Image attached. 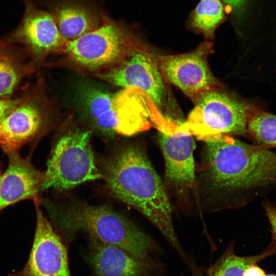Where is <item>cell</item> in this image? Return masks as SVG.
Segmentation results:
<instances>
[{
  "label": "cell",
  "mask_w": 276,
  "mask_h": 276,
  "mask_svg": "<svg viewBox=\"0 0 276 276\" xmlns=\"http://www.w3.org/2000/svg\"><path fill=\"white\" fill-rule=\"evenodd\" d=\"M102 177L111 194L150 220L182 256L164 184L139 147L125 145L103 163Z\"/></svg>",
  "instance_id": "6da1fadb"
},
{
  "label": "cell",
  "mask_w": 276,
  "mask_h": 276,
  "mask_svg": "<svg viewBox=\"0 0 276 276\" xmlns=\"http://www.w3.org/2000/svg\"><path fill=\"white\" fill-rule=\"evenodd\" d=\"M53 222L64 243L78 233L120 247L143 260H151L154 244L130 219L107 205L81 201L48 205Z\"/></svg>",
  "instance_id": "7a4b0ae2"
},
{
  "label": "cell",
  "mask_w": 276,
  "mask_h": 276,
  "mask_svg": "<svg viewBox=\"0 0 276 276\" xmlns=\"http://www.w3.org/2000/svg\"><path fill=\"white\" fill-rule=\"evenodd\" d=\"M205 143L208 175L216 188L247 191L276 182V153L267 146L245 143L228 135Z\"/></svg>",
  "instance_id": "3957f363"
},
{
  "label": "cell",
  "mask_w": 276,
  "mask_h": 276,
  "mask_svg": "<svg viewBox=\"0 0 276 276\" xmlns=\"http://www.w3.org/2000/svg\"><path fill=\"white\" fill-rule=\"evenodd\" d=\"M143 43L130 26L105 14L99 28L66 41L61 54L70 66L95 75L120 63Z\"/></svg>",
  "instance_id": "277c9868"
},
{
  "label": "cell",
  "mask_w": 276,
  "mask_h": 276,
  "mask_svg": "<svg viewBox=\"0 0 276 276\" xmlns=\"http://www.w3.org/2000/svg\"><path fill=\"white\" fill-rule=\"evenodd\" d=\"M147 97L133 88L116 93L94 90L87 96L86 106L94 125L102 134L132 136L150 127Z\"/></svg>",
  "instance_id": "5b68a950"
},
{
  "label": "cell",
  "mask_w": 276,
  "mask_h": 276,
  "mask_svg": "<svg viewBox=\"0 0 276 276\" xmlns=\"http://www.w3.org/2000/svg\"><path fill=\"white\" fill-rule=\"evenodd\" d=\"M91 131L71 129L55 145L47 162L41 191H62L102 177L90 144Z\"/></svg>",
  "instance_id": "8992f818"
},
{
  "label": "cell",
  "mask_w": 276,
  "mask_h": 276,
  "mask_svg": "<svg viewBox=\"0 0 276 276\" xmlns=\"http://www.w3.org/2000/svg\"><path fill=\"white\" fill-rule=\"evenodd\" d=\"M155 55L143 43L120 63L95 76L123 88H133L141 90L164 116L181 120Z\"/></svg>",
  "instance_id": "52a82bcc"
},
{
  "label": "cell",
  "mask_w": 276,
  "mask_h": 276,
  "mask_svg": "<svg viewBox=\"0 0 276 276\" xmlns=\"http://www.w3.org/2000/svg\"><path fill=\"white\" fill-rule=\"evenodd\" d=\"M195 103L183 125L198 140L205 142L224 135L247 132L250 106L221 89L205 94Z\"/></svg>",
  "instance_id": "ba28073f"
},
{
  "label": "cell",
  "mask_w": 276,
  "mask_h": 276,
  "mask_svg": "<svg viewBox=\"0 0 276 276\" xmlns=\"http://www.w3.org/2000/svg\"><path fill=\"white\" fill-rule=\"evenodd\" d=\"M147 103L150 118L158 130L166 180L181 193L189 190L195 181L193 136L184 126V122L164 116L149 99Z\"/></svg>",
  "instance_id": "9c48e42d"
},
{
  "label": "cell",
  "mask_w": 276,
  "mask_h": 276,
  "mask_svg": "<svg viewBox=\"0 0 276 276\" xmlns=\"http://www.w3.org/2000/svg\"><path fill=\"white\" fill-rule=\"evenodd\" d=\"M213 48L212 42L205 41L186 53L155 56L165 81L180 89L196 103L205 94L221 89L208 64Z\"/></svg>",
  "instance_id": "30bf717a"
},
{
  "label": "cell",
  "mask_w": 276,
  "mask_h": 276,
  "mask_svg": "<svg viewBox=\"0 0 276 276\" xmlns=\"http://www.w3.org/2000/svg\"><path fill=\"white\" fill-rule=\"evenodd\" d=\"M35 200L36 223L29 257L24 267L8 276H72L67 249Z\"/></svg>",
  "instance_id": "8fae6325"
},
{
  "label": "cell",
  "mask_w": 276,
  "mask_h": 276,
  "mask_svg": "<svg viewBox=\"0 0 276 276\" xmlns=\"http://www.w3.org/2000/svg\"><path fill=\"white\" fill-rule=\"evenodd\" d=\"M25 10L17 28L6 40L23 44L33 58L41 60L55 53H61L66 42L52 15L38 9L33 0H22Z\"/></svg>",
  "instance_id": "7c38bea8"
},
{
  "label": "cell",
  "mask_w": 276,
  "mask_h": 276,
  "mask_svg": "<svg viewBox=\"0 0 276 276\" xmlns=\"http://www.w3.org/2000/svg\"><path fill=\"white\" fill-rule=\"evenodd\" d=\"M45 123L43 107L35 96L20 98L15 108L0 124V146L7 154L19 152L36 138Z\"/></svg>",
  "instance_id": "4fadbf2b"
},
{
  "label": "cell",
  "mask_w": 276,
  "mask_h": 276,
  "mask_svg": "<svg viewBox=\"0 0 276 276\" xmlns=\"http://www.w3.org/2000/svg\"><path fill=\"white\" fill-rule=\"evenodd\" d=\"M42 2L67 41L95 31L103 22L105 13L91 0H43Z\"/></svg>",
  "instance_id": "5bb4252c"
},
{
  "label": "cell",
  "mask_w": 276,
  "mask_h": 276,
  "mask_svg": "<svg viewBox=\"0 0 276 276\" xmlns=\"http://www.w3.org/2000/svg\"><path fill=\"white\" fill-rule=\"evenodd\" d=\"M7 155L8 166L3 173L0 170V212L23 200H37L44 180V173L36 169L28 157H22L19 152Z\"/></svg>",
  "instance_id": "9a60e30c"
},
{
  "label": "cell",
  "mask_w": 276,
  "mask_h": 276,
  "mask_svg": "<svg viewBox=\"0 0 276 276\" xmlns=\"http://www.w3.org/2000/svg\"><path fill=\"white\" fill-rule=\"evenodd\" d=\"M87 257L95 276H148L156 268L152 260L93 238H88Z\"/></svg>",
  "instance_id": "2e32d148"
},
{
  "label": "cell",
  "mask_w": 276,
  "mask_h": 276,
  "mask_svg": "<svg viewBox=\"0 0 276 276\" xmlns=\"http://www.w3.org/2000/svg\"><path fill=\"white\" fill-rule=\"evenodd\" d=\"M276 254V249L270 244L261 253L249 256L236 255L232 244L210 267L206 276H243L249 266L258 264L267 257Z\"/></svg>",
  "instance_id": "e0dca14e"
},
{
  "label": "cell",
  "mask_w": 276,
  "mask_h": 276,
  "mask_svg": "<svg viewBox=\"0 0 276 276\" xmlns=\"http://www.w3.org/2000/svg\"><path fill=\"white\" fill-rule=\"evenodd\" d=\"M225 12L221 0H200L190 13L188 24L206 38H211L217 28L225 20Z\"/></svg>",
  "instance_id": "ac0fdd59"
},
{
  "label": "cell",
  "mask_w": 276,
  "mask_h": 276,
  "mask_svg": "<svg viewBox=\"0 0 276 276\" xmlns=\"http://www.w3.org/2000/svg\"><path fill=\"white\" fill-rule=\"evenodd\" d=\"M31 71L30 66L0 48V99L11 98L23 77Z\"/></svg>",
  "instance_id": "d6986e66"
},
{
  "label": "cell",
  "mask_w": 276,
  "mask_h": 276,
  "mask_svg": "<svg viewBox=\"0 0 276 276\" xmlns=\"http://www.w3.org/2000/svg\"><path fill=\"white\" fill-rule=\"evenodd\" d=\"M247 132L259 145L267 146L270 149L275 147L276 116L250 106Z\"/></svg>",
  "instance_id": "ffe728a7"
},
{
  "label": "cell",
  "mask_w": 276,
  "mask_h": 276,
  "mask_svg": "<svg viewBox=\"0 0 276 276\" xmlns=\"http://www.w3.org/2000/svg\"><path fill=\"white\" fill-rule=\"evenodd\" d=\"M263 206L271 227L272 240L270 244L276 249V206L267 202H264Z\"/></svg>",
  "instance_id": "44dd1931"
},
{
  "label": "cell",
  "mask_w": 276,
  "mask_h": 276,
  "mask_svg": "<svg viewBox=\"0 0 276 276\" xmlns=\"http://www.w3.org/2000/svg\"><path fill=\"white\" fill-rule=\"evenodd\" d=\"M225 11L233 16L240 15L243 11L247 0H221Z\"/></svg>",
  "instance_id": "7402d4cb"
},
{
  "label": "cell",
  "mask_w": 276,
  "mask_h": 276,
  "mask_svg": "<svg viewBox=\"0 0 276 276\" xmlns=\"http://www.w3.org/2000/svg\"><path fill=\"white\" fill-rule=\"evenodd\" d=\"M20 98L0 99V124L18 104Z\"/></svg>",
  "instance_id": "603a6c76"
},
{
  "label": "cell",
  "mask_w": 276,
  "mask_h": 276,
  "mask_svg": "<svg viewBox=\"0 0 276 276\" xmlns=\"http://www.w3.org/2000/svg\"><path fill=\"white\" fill-rule=\"evenodd\" d=\"M265 271L257 264L249 266L245 270L243 276H265Z\"/></svg>",
  "instance_id": "cb8c5ba5"
},
{
  "label": "cell",
  "mask_w": 276,
  "mask_h": 276,
  "mask_svg": "<svg viewBox=\"0 0 276 276\" xmlns=\"http://www.w3.org/2000/svg\"><path fill=\"white\" fill-rule=\"evenodd\" d=\"M193 272L194 276H204L201 271L196 268L195 269Z\"/></svg>",
  "instance_id": "d4e9b609"
},
{
  "label": "cell",
  "mask_w": 276,
  "mask_h": 276,
  "mask_svg": "<svg viewBox=\"0 0 276 276\" xmlns=\"http://www.w3.org/2000/svg\"><path fill=\"white\" fill-rule=\"evenodd\" d=\"M265 276H276V275L275 274H266Z\"/></svg>",
  "instance_id": "484cf974"
}]
</instances>
